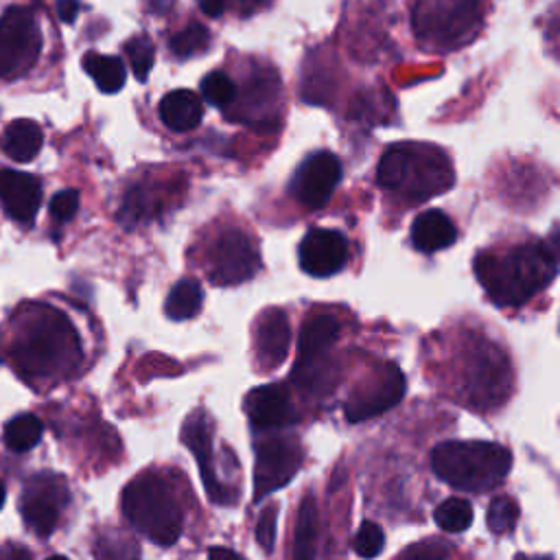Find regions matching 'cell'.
I'll list each match as a JSON object with an SVG mask.
<instances>
[{"label":"cell","mask_w":560,"mask_h":560,"mask_svg":"<svg viewBox=\"0 0 560 560\" xmlns=\"http://www.w3.org/2000/svg\"><path fill=\"white\" fill-rule=\"evenodd\" d=\"M9 354L22 378L55 381L72 374L81 363V341L61 311L33 304L15 317Z\"/></svg>","instance_id":"6da1fadb"},{"label":"cell","mask_w":560,"mask_h":560,"mask_svg":"<svg viewBox=\"0 0 560 560\" xmlns=\"http://www.w3.org/2000/svg\"><path fill=\"white\" fill-rule=\"evenodd\" d=\"M558 271L556 230L549 243H521L475 258V276L497 306H521L547 289Z\"/></svg>","instance_id":"7a4b0ae2"},{"label":"cell","mask_w":560,"mask_h":560,"mask_svg":"<svg viewBox=\"0 0 560 560\" xmlns=\"http://www.w3.org/2000/svg\"><path fill=\"white\" fill-rule=\"evenodd\" d=\"M376 182L405 201H427L455 184L453 166L444 151L431 144H392L378 160Z\"/></svg>","instance_id":"3957f363"},{"label":"cell","mask_w":560,"mask_h":560,"mask_svg":"<svg viewBox=\"0 0 560 560\" xmlns=\"http://www.w3.org/2000/svg\"><path fill=\"white\" fill-rule=\"evenodd\" d=\"M512 468V453L494 442H442L431 451V470L451 488L486 492Z\"/></svg>","instance_id":"277c9868"},{"label":"cell","mask_w":560,"mask_h":560,"mask_svg":"<svg viewBox=\"0 0 560 560\" xmlns=\"http://www.w3.org/2000/svg\"><path fill=\"white\" fill-rule=\"evenodd\" d=\"M125 518L144 534L151 542L171 547L182 536L184 514L168 486L155 472H144L131 479L120 497Z\"/></svg>","instance_id":"5b68a950"},{"label":"cell","mask_w":560,"mask_h":560,"mask_svg":"<svg viewBox=\"0 0 560 560\" xmlns=\"http://www.w3.org/2000/svg\"><path fill=\"white\" fill-rule=\"evenodd\" d=\"M479 22V0H418L411 13L416 37L440 50H451L470 42Z\"/></svg>","instance_id":"8992f818"},{"label":"cell","mask_w":560,"mask_h":560,"mask_svg":"<svg viewBox=\"0 0 560 560\" xmlns=\"http://www.w3.org/2000/svg\"><path fill=\"white\" fill-rule=\"evenodd\" d=\"M341 324L332 313H311L300 330L293 383L308 394H324L330 378V350L337 343Z\"/></svg>","instance_id":"52a82bcc"},{"label":"cell","mask_w":560,"mask_h":560,"mask_svg":"<svg viewBox=\"0 0 560 560\" xmlns=\"http://www.w3.org/2000/svg\"><path fill=\"white\" fill-rule=\"evenodd\" d=\"M510 361L490 341L475 339L464 359V389L468 405L497 407L510 394Z\"/></svg>","instance_id":"ba28073f"},{"label":"cell","mask_w":560,"mask_h":560,"mask_svg":"<svg viewBox=\"0 0 560 560\" xmlns=\"http://www.w3.org/2000/svg\"><path fill=\"white\" fill-rule=\"evenodd\" d=\"M42 50V33L35 15L24 7H11L0 15V79H15L33 68Z\"/></svg>","instance_id":"9c48e42d"},{"label":"cell","mask_w":560,"mask_h":560,"mask_svg":"<svg viewBox=\"0 0 560 560\" xmlns=\"http://www.w3.org/2000/svg\"><path fill=\"white\" fill-rule=\"evenodd\" d=\"M260 269V256L254 241L238 228L223 230L208 247L206 273L214 284H238Z\"/></svg>","instance_id":"30bf717a"},{"label":"cell","mask_w":560,"mask_h":560,"mask_svg":"<svg viewBox=\"0 0 560 560\" xmlns=\"http://www.w3.org/2000/svg\"><path fill=\"white\" fill-rule=\"evenodd\" d=\"M68 501L70 494L66 481L59 475L42 472L24 486L20 497V514L33 534L46 538L57 529L59 516Z\"/></svg>","instance_id":"8fae6325"},{"label":"cell","mask_w":560,"mask_h":560,"mask_svg":"<svg viewBox=\"0 0 560 560\" xmlns=\"http://www.w3.org/2000/svg\"><path fill=\"white\" fill-rule=\"evenodd\" d=\"M407 381L396 363L376 368L368 381H363L346 400L343 413L348 422H363L396 407L405 396Z\"/></svg>","instance_id":"7c38bea8"},{"label":"cell","mask_w":560,"mask_h":560,"mask_svg":"<svg viewBox=\"0 0 560 560\" xmlns=\"http://www.w3.org/2000/svg\"><path fill=\"white\" fill-rule=\"evenodd\" d=\"M341 179V162L330 151H315L306 155L293 173L289 192L304 208H322L332 197Z\"/></svg>","instance_id":"4fadbf2b"},{"label":"cell","mask_w":560,"mask_h":560,"mask_svg":"<svg viewBox=\"0 0 560 560\" xmlns=\"http://www.w3.org/2000/svg\"><path fill=\"white\" fill-rule=\"evenodd\" d=\"M302 464L300 444L287 438H269L256 446L254 501L287 486Z\"/></svg>","instance_id":"5bb4252c"},{"label":"cell","mask_w":560,"mask_h":560,"mask_svg":"<svg viewBox=\"0 0 560 560\" xmlns=\"http://www.w3.org/2000/svg\"><path fill=\"white\" fill-rule=\"evenodd\" d=\"M182 442L186 444V448L197 459V466H199V472H201V481L206 486V492H208L210 501H214L219 505L236 503L238 501L236 490L225 486L217 477L210 424H208V418L203 416V411H195V413L188 416V420L184 422V429H182Z\"/></svg>","instance_id":"9a60e30c"},{"label":"cell","mask_w":560,"mask_h":560,"mask_svg":"<svg viewBox=\"0 0 560 560\" xmlns=\"http://www.w3.org/2000/svg\"><path fill=\"white\" fill-rule=\"evenodd\" d=\"M348 238L328 228H311L298 249L300 267L313 278H328L339 273L348 262Z\"/></svg>","instance_id":"2e32d148"},{"label":"cell","mask_w":560,"mask_h":560,"mask_svg":"<svg viewBox=\"0 0 560 560\" xmlns=\"http://www.w3.org/2000/svg\"><path fill=\"white\" fill-rule=\"evenodd\" d=\"M243 409L252 427L258 431L284 429L298 420L291 394L282 383H269L252 389L243 400Z\"/></svg>","instance_id":"e0dca14e"},{"label":"cell","mask_w":560,"mask_h":560,"mask_svg":"<svg viewBox=\"0 0 560 560\" xmlns=\"http://www.w3.org/2000/svg\"><path fill=\"white\" fill-rule=\"evenodd\" d=\"M291 343V326L289 317L282 308H267L260 313L254 328V350L256 365L260 370H273L287 359Z\"/></svg>","instance_id":"ac0fdd59"},{"label":"cell","mask_w":560,"mask_h":560,"mask_svg":"<svg viewBox=\"0 0 560 560\" xmlns=\"http://www.w3.org/2000/svg\"><path fill=\"white\" fill-rule=\"evenodd\" d=\"M0 203L13 221L33 223L42 203L39 179L22 171L0 168Z\"/></svg>","instance_id":"d6986e66"},{"label":"cell","mask_w":560,"mask_h":560,"mask_svg":"<svg viewBox=\"0 0 560 560\" xmlns=\"http://www.w3.org/2000/svg\"><path fill=\"white\" fill-rule=\"evenodd\" d=\"M457 238V228L451 217L442 210H424L413 219L411 243L418 252L433 254L446 249Z\"/></svg>","instance_id":"ffe728a7"},{"label":"cell","mask_w":560,"mask_h":560,"mask_svg":"<svg viewBox=\"0 0 560 560\" xmlns=\"http://www.w3.org/2000/svg\"><path fill=\"white\" fill-rule=\"evenodd\" d=\"M158 114L171 131H190L201 122L203 105L192 90H173L160 101Z\"/></svg>","instance_id":"44dd1931"},{"label":"cell","mask_w":560,"mask_h":560,"mask_svg":"<svg viewBox=\"0 0 560 560\" xmlns=\"http://www.w3.org/2000/svg\"><path fill=\"white\" fill-rule=\"evenodd\" d=\"M44 144V133L37 122L18 118L9 122L0 136V149L15 162H31Z\"/></svg>","instance_id":"7402d4cb"},{"label":"cell","mask_w":560,"mask_h":560,"mask_svg":"<svg viewBox=\"0 0 560 560\" xmlns=\"http://www.w3.org/2000/svg\"><path fill=\"white\" fill-rule=\"evenodd\" d=\"M203 304V289L195 278H182L166 295L164 313L175 319L184 322L195 317Z\"/></svg>","instance_id":"603a6c76"},{"label":"cell","mask_w":560,"mask_h":560,"mask_svg":"<svg viewBox=\"0 0 560 560\" xmlns=\"http://www.w3.org/2000/svg\"><path fill=\"white\" fill-rule=\"evenodd\" d=\"M83 70L94 79L96 88L105 94H114L125 85V63L112 55L88 52L83 57Z\"/></svg>","instance_id":"cb8c5ba5"},{"label":"cell","mask_w":560,"mask_h":560,"mask_svg":"<svg viewBox=\"0 0 560 560\" xmlns=\"http://www.w3.org/2000/svg\"><path fill=\"white\" fill-rule=\"evenodd\" d=\"M160 210V197H155V190L147 184H133L127 188L125 199L120 203V221L131 228L136 223H144L155 217Z\"/></svg>","instance_id":"d4e9b609"},{"label":"cell","mask_w":560,"mask_h":560,"mask_svg":"<svg viewBox=\"0 0 560 560\" xmlns=\"http://www.w3.org/2000/svg\"><path fill=\"white\" fill-rule=\"evenodd\" d=\"M42 433H44V427L37 416L18 413L7 422L2 438L9 451L24 453V451H31L42 440Z\"/></svg>","instance_id":"484cf974"},{"label":"cell","mask_w":560,"mask_h":560,"mask_svg":"<svg viewBox=\"0 0 560 560\" xmlns=\"http://www.w3.org/2000/svg\"><path fill=\"white\" fill-rule=\"evenodd\" d=\"M317 542V503L311 494L304 497L295 521V558H313Z\"/></svg>","instance_id":"4316f807"},{"label":"cell","mask_w":560,"mask_h":560,"mask_svg":"<svg viewBox=\"0 0 560 560\" xmlns=\"http://www.w3.org/2000/svg\"><path fill=\"white\" fill-rule=\"evenodd\" d=\"M433 521L451 534L466 532L472 523V505L462 497H448L433 510Z\"/></svg>","instance_id":"83f0119b"},{"label":"cell","mask_w":560,"mask_h":560,"mask_svg":"<svg viewBox=\"0 0 560 560\" xmlns=\"http://www.w3.org/2000/svg\"><path fill=\"white\" fill-rule=\"evenodd\" d=\"M518 521V503L512 497L499 494L490 501L486 512V525L492 534H508Z\"/></svg>","instance_id":"f1b7e54d"},{"label":"cell","mask_w":560,"mask_h":560,"mask_svg":"<svg viewBox=\"0 0 560 560\" xmlns=\"http://www.w3.org/2000/svg\"><path fill=\"white\" fill-rule=\"evenodd\" d=\"M208 42H210L208 28L199 22H192L186 28H182L177 35L171 37V50L179 59H186V57L203 52L208 48Z\"/></svg>","instance_id":"f546056e"},{"label":"cell","mask_w":560,"mask_h":560,"mask_svg":"<svg viewBox=\"0 0 560 560\" xmlns=\"http://www.w3.org/2000/svg\"><path fill=\"white\" fill-rule=\"evenodd\" d=\"M201 94L203 98L214 105V107H228L230 103L236 101V85L234 81L221 72V70H214L210 74L203 77L201 81Z\"/></svg>","instance_id":"4dcf8cb0"},{"label":"cell","mask_w":560,"mask_h":560,"mask_svg":"<svg viewBox=\"0 0 560 560\" xmlns=\"http://www.w3.org/2000/svg\"><path fill=\"white\" fill-rule=\"evenodd\" d=\"M125 52H127V59L131 63L136 79L147 81V77L153 68V59H155L153 42L147 35H136L125 44Z\"/></svg>","instance_id":"1f68e13d"},{"label":"cell","mask_w":560,"mask_h":560,"mask_svg":"<svg viewBox=\"0 0 560 560\" xmlns=\"http://www.w3.org/2000/svg\"><path fill=\"white\" fill-rule=\"evenodd\" d=\"M383 545H385L383 529L372 521H363L361 527L354 534V540H352L354 553L361 556V558H374L383 551Z\"/></svg>","instance_id":"d6a6232c"},{"label":"cell","mask_w":560,"mask_h":560,"mask_svg":"<svg viewBox=\"0 0 560 560\" xmlns=\"http://www.w3.org/2000/svg\"><path fill=\"white\" fill-rule=\"evenodd\" d=\"M276 523H278V505L269 503L262 508L256 523V542L267 553L273 549V542H276Z\"/></svg>","instance_id":"836d02e7"},{"label":"cell","mask_w":560,"mask_h":560,"mask_svg":"<svg viewBox=\"0 0 560 560\" xmlns=\"http://www.w3.org/2000/svg\"><path fill=\"white\" fill-rule=\"evenodd\" d=\"M50 217L57 221V223H66L70 221L77 210H79V192L74 188H66V190H59L52 199H50Z\"/></svg>","instance_id":"e575fe53"},{"label":"cell","mask_w":560,"mask_h":560,"mask_svg":"<svg viewBox=\"0 0 560 560\" xmlns=\"http://www.w3.org/2000/svg\"><path fill=\"white\" fill-rule=\"evenodd\" d=\"M57 13L63 22H74L79 13V2L77 0H57Z\"/></svg>","instance_id":"d590c367"},{"label":"cell","mask_w":560,"mask_h":560,"mask_svg":"<svg viewBox=\"0 0 560 560\" xmlns=\"http://www.w3.org/2000/svg\"><path fill=\"white\" fill-rule=\"evenodd\" d=\"M197 4L201 7V11L210 18H217L223 13L225 9V0H197Z\"/></svg>","instance_id":"8d00e7d4"},{"label":"cell","mask_w":560,"mask_h":560,"mask_svg":"<svg viewBox=\"0 0 560 560\" xmlns=\"http://www.w3.org/2000/svg\"><path fill=\"white\" fill-rule=\"evenodd\" d=\"M208 556H230V558H238V553H236V551L225 549V547H214V549H210V551H208Z\"/></svg>","instance_id":"74e56055"},{"label":"cell","mask_w":560,"mask_h":560,"mask_svg":"<svg viewBox=\"0 0 560 560\" xmlns=\"http://www.w3.org/2000/svg\"><path fill=\"white\" fill-rule=\"evenodd\" d=\"M236 2H238V7H241V9H245V11H252V9L260 7L265 0H236Z\"/></svg>","instance_id":"f35d334b"},{"label":"cell","mask_w":560,"mask_h":560,"mask_svg":"<svg viewBox=\"0 0 560 560\" xmlns=\"http://www.w3.org/2000/svg\"><path fill=\"white\" fill-rule=\"evenodd\" d=\"M4 497H7V492H4V483L0 481V508H2V503H4Z\"/></svg>","instance_id":"ab89813d"}]
</instances>
